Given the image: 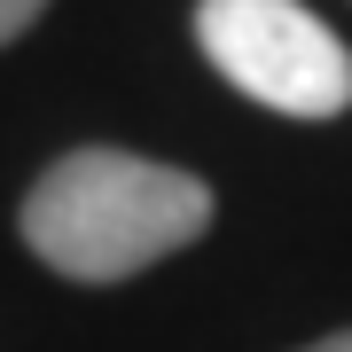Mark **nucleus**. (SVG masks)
Instances as JSON below:
<instances>
[{
  "mask_svg": "<svg viewBox=\"0 0 352 352\" xmlns=\"http://www.w3.org/2000/svg\"><path fill=\"white\" fill-rule=\"evenodd\" d=\"M305 352H352V329H337V337H321V344H305Z\"/></svg>",
  "mask_w": 352,
  "mask_h": 352,
  "instance_id": "20e7f679",
  "label": "nucleus"
},
{
  "mask_svg": "<svg viewBox=\"0 0 352 352\" xmlns=\"http://www.w3.org/2000/svg\"><path fill=\"white\" fill-rule=\"evenodd\" d=\"M39 16H47V0H0V47H8V39H24Z\"/></svg>",
  "mask_w": 352,
  "mask_h": 352,
  "instance_id": "7ed1b4c3",
  "label": "nucleus"
},
{
  "mask_svg": "<svg viewBox=\"0 0 352 352\" xmlns=\"http://www.w3.org/2000/svg\"><path fill=\"white\" fill-rule=\"evenodd\" d=\"M16 227L63 282H126L212 227V188L133 149H71L32 180Z\"/></svg>",
  "mask_w": 352,
  "mask_h": 352,
  "instance_id": "f257e3e1",
  "label": "nucleus"
},
{
  "mask_svg": "<svg viewBox=\"0 0 352 352\" xmlns=\"http://www.w3.org/2000/svg\"><path fill=\"white\" fill-rule=\"evenodd\" d=\"M196 47L235 94L282 118L352 110V47L305 0H196Z\"/></svg>",
  "mask_w": 352,
  "mask_h": 352,
  "instance_id": "f03ea898",
  "label": "nucleus"
}]
</instances>
